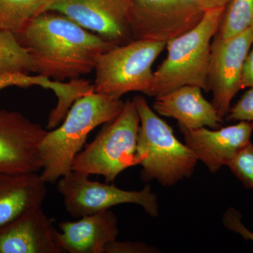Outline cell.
<instances>
[{
	"label": "cell",
	"mask_w": 253,
	"mask_h": 253,
	"mask_svg": "<svg viewBox=\"0 0 253 253\" xmlns=\"http://www.w3.org/2000/svg\"><path fill=\"white\" fill-rule=\"evenodd\" d=\"M222 223L226 229L242 236L245 240L253 242V232L250 231L242 222V215L239 211L229 208L224 213Z\"/></svg>",
	"instance_id": "cell-23"
},
{
	"label": "cell",
	"mask_w": 253,
	"mask_h": 253,
	"mask_svg": "<svg viewBox=\"0 0 253 253\" xmlns=\"http://www.w3.org/2000/svg\"><path fill=\"white\" fill-rule=\"evenodd\" d=\"M106 124L75 158L72 170L101 175L113 183L123 171L139 165L136 145L140 118L133 99L125 102L117 117Z\"/></svg>",
	"instance_id": "cell-5"
},
{
	"label": "cell",
	"mask_w": 253,
	"mask_h": 253,
	"mask_svg": "<svg viewBox=\"0 0 253 253\" xmlns=\"http://www.w3.org/2000/svg\"><path fill=\"white\" fill-rule=\"evenodd\" d=\"M204 12L194 0H131L132 39L167 43L195 27Z\"/></svg>",
	"instance_id": "cell-8"
},
{
	"label": "cell",
	"mask_w": 253,
	"mask_h": 253,
	"mask_svg": "<svg viewBox=\"0 0 253 253\" xmlns=\"http://www.w3.org/2000/svg\"><path fill=\"white\" fill-rule=\"evenodd\" d=\"M49 0H0V31L17 34L33 18L45 12Z\"/></svg>",
	"instance_id": "cell-18"
},
{
	"label": "cell",
	"mask_w": 253,
	"mask_h": 253,
	"mask_svg": "<svg viewBox=\"0 0 253 253\" xmlns=\"http://www.w3.org/2000/svg\"><path fill=\"white\" fill-rule=\"evenodd\" d=\"M124 104L121 99L94 91L78 98L62 124L47 131L42 141V178L53 184L69 174L75 158L83 150L91 131L117 117Z\"/></svg>",
	"instance_id": "cell-2"
},
{
	"label": "cell",
	"mask_w": 253,
	"mask_h": 253,
	"mask_svg": "<svg viewBox=\"0 0 253 253\" xmlns=\"http://www.w3.org/2000/svg\"><path fill=\"white\" fill-rule=\"evenodd\" d=\"M241 85H242V89L246 87H253V44L247 57L245 60Z\"/></svg>",
	"instance_id": "cell-25"
},
{
	"label": "cell",
	"mask_w": 253,
	"mask_h": 253,
	"mask_svg": "<svg viewBox=\"0 0 253 253\" xmlns=\"http://www.w3.org/2000/svg\"><path fill=\"white\" fill-rule=\"evenodd\" d=\"M253 27V0H230L226 5L217 36L231 38Z\"/></svg>",
	"instance_id": "cell-20"
},
{
	"label": "cell",
	"mask_w": 253,
	"mask_h": 253,
	"mask_svg": "<svg viewBox=\"0 0 253 253\" xmlns=\"http://www.w3.org/2000/svg\"><path fill=\"white\" fill-rule=\"evenodd\" d=\"M16 36L29 53L36 73L58 82L91 73L99 56L118 45L55 11L38 15Z\"/></svg>",
	"instance_id": "cell-1"
},
{
	"label": "cell",
	"mask_w": 253,
	"mask_h": 253,
	"mask_svg": "<svg viewBox=\"0 0 253 253\" xmlns=\"http://www.w3.org/2000/svg\"><path fill=\"white\" fill-rule=\"evenodd\" d=\"M140 118L136 153L142 167L141 179L174 185L194 172L197 158L180 142L172 127L150 107L142 96L133 99Z\"/></svg>",
	"instance_id": "cell-4"
},
{
	"label": "cell",
	"mask_w": 253,
	"mask_h": 253,
	"mask_svg": "<svg viewBox=\"0 0 253 253\" xmlns=\"http://www.w3.org/2000/svg\"><path fill=\"white\" fill-rule=\"evenodd\" d=\"M166 44L133 40L105 51L95 66L94 91L116 99L133 91L147 95L154 81L153 65Z\"/></svg>",
	"instance_id": "cell-6"
},
{
	"label": "cell",
	"mask_w": 253,
	"mask_h": 253,
	"mask_svg": "<svg viewBox=\"0 0 253 253\" xmlns=\"http://www.w3.org/2000/svg\"><path fill=\"white\" fill-rule=\"evenodd\" d=\"M157 249L143 242L124 241L117 240L110 243L106 248L105 253H157Z\"/></svg>",
	"instance_id": "cell-24"
},
{
	"label": "cell",
	"mask_w": 253,
	"mask_h": 253,
	"mask_svg": "<svg viewBox=\"0 0 253 253\" xmlns=\"http://www.w3.org/2000/svg\"><path fill=\"white\" fill-rule=\"evenodd\" d=\"M39 86L52 90L59 99L58 106L66 107L81 96L82 86L76 81L69 83L52 81L44 76H31L19 73H0V91L9 86L29 87Z\"/></svg>",
	"instance_id": "cell-17"
},
{
	"label": "cell",
	"mask_w": 253,
	"mask_h": 253,
	"mask_svg": "<svg viewBox=\"0 0 253 253\" xmlns=\"http://www.w3.org/2000/svg\"><path fill=\"white\" fill-rule=\"evenodd\" d=\"M57 181L56 189L63 196L65 208L75 218L126 204L139 205L152 217L159 213L157 195L149 185L141 191H126L111 183L91 181L89 176L73 170Z\"/></svg>",
	"instance_id": "cell-7"
},
{
	"label": "cell",
	"mask_w": 253,
	"mask_h": 253,
	"mask_svg": "<svg viewBox=\"0 0 253 253\" xmlns=\"http://www.w3.org/2000/svg\"><path fill=\"white\" fill-rule=\"evenodd\" d=\"M225 7L208 10L195 27L168 42L166 59L154 73L147 96H161L183 86L208 90L212 40L217 34Z\"/></svg>",
	"instance_id": "cell-3"
},
{
	"label": "cell",
	"mask_w": 253,
	"mask_h": 253,
	"mask_svg": "<svg viewBox=\"0 0 253 253\" xmlns=\"http://www.w3.org/2000/svg\"><path fill=\"white\" fill-rule=\"evenodd\" d=\"M84 82H85V83H86V84H87V86H88V90L85 93V94H86V93H88V92H89V91H90L91 90V85L90 84H89V82H86V81H84ZM68 111H69V109H68ZM68 111H67V112L61 113V112H59V111H56V109H55L54 110V111H53V112H54L55 113V114L56 115V116H60V117H63V116H66V114H67Z\"/></svg>",
	"instance_id": "cell-27"
},
{
	"label": "cell",
	"mask_w": 253,
	"mask_h": 253,
	"mask_svg": "<svg viewBox=\"0 0 253 253\" xmlns=\"http://www.w3.org/2000/svg\"><path fill=\"white\" fill-rule=\"evenodd\" d=\"M179 129L185 144L198 161L204 163L210 172L215 174L223 166H227L236 155L251 142L253 122L239 121L237 124L216 129Z\"/></svg>",
	"instance_id": "cell-12"
},
{
	"label": "cell",
	"mask_w": 253,
	"mask_h": 253,
	"mask_svg": "<svg viewBox=\"0 0 253 253\" xmlns=\"http://www.w3.org/2000/svg\"><path fill=\"white\" fill-rule=\"evenodd\" d=\"M56 230L42 207L31 210L0 226V253H63Z\"/></svg>",
	"instance_id": "cell-14"
},
{
	"label": "cell",
	"mask_w": 253,
	"mask_h": 253,
	"mask_svg": "<svg viewBox=\"0 0 253 253\" xmlns=\"http://www.w3.org/2000/svg\"><path fill=\"white\" fill-rule=\"evenodd\" d=\"M253 44V27L231 37L217 34L211 44L208 74V90L212 104L221 118L227 115L234 96L241 89L245 60Z\"/></svg>",
	"instance_id": "cell-9"
},
{
	"label": "cell",
	"mask_w": 253,
	"mask_h": 253,
	"mask_svg": "<svg viewBox=\"0 0 253 253\" xmlns=\"http://www.w3.org/2000/svg\"><path fill=\"white\" fill-rule=\"evenodd\" d=\"M131 9V0H49L46 11L64 15L101 38L123 44L132 39Z\"/></svg>",
	"instance_id": "cell-10"
},
{
	"label": "cell",
	"mask_w": 253,
	"mask_h": 253,
	"mask_svg": "<svg viewBox=\"0 0 253 253\" xmlns=\"http://www.w3.org/2000/svg\"><path fill=\"white\" fill-rule=\"evenodd\" d=\"M227 119L253 122V87L249 89L228 112Z\"/></svg>",
	"instance_id": "cell-22"
},
{
	"label": "cell",
	"mask_w": 253,
	"mask_h": 253,
	"mask_svg": "<svg viewBox=\"0 0 253 253\" xmlns=\"http://www.w3.org/2000/svg\"><path fill=\"white\" fill-rule=\"evenodd\" d=\"M154 110L161 116L174 118L183 129H216L223 123V118L212 103L205 99L202 89L197 86H183L157 96Z\"/></svg>",
	"instance_id": "cell-15"
},
{
	"label": "cell",
	"mask_w": 253,
	"mask_h": 253,
	"mask_svg": "<svg viewBox=\"0 0 253 253\" xmlns=\"http://www.w3.org/2000/svg\"><path fill=\"white\" fill-rule=\"evenodd\" d=\"M196 4L203 11L226 7L230 0H194Z\"/></svg>",
	"instance_id": "cell-26"
},
{
	"label": "cell",
	"mask_w": 253,
	"mask_h": 253,
	"mask_svg": "<svg viewBox=\"0 0 253 253\" xmlns=\"http://www.w3.org/2000/svg\"><path fill=\"white\" fill-rule=\"evenodd\" d=\"M36 73L29 53L11 32L0 31V73Z\"/></svg>",
	"instance_id": "cell-19"
},
{
	"label": "cell",
	"mask_w": 253,
	"mask_h": 253,
	"mask_svg": "<svg viewBox=\"0 0 253 253\" xmlns=\"http://www.w3.org/2000/svg\"><path fill=\"white\" fill-rule=\"evenodd\" d=\"M46 184L38 173H0V226L42 207L46 195Z\"/></svg>",
	"instance_id": "cell-16"
},
{
	"label": "cell",
	"mask_w": 253,
	"mask_h": 253,
	"mask_svg": "<svg viewBox=\"0 0 253 253\" xmlns=\"http://www.w3.org/2000/svg\"><path fill=\"white\" fill-rule=\"evenodd\" d=\"M47 131L16 111L0 110V173H38Z\"/></svg>",
	"instance_id": "cell-11"
},
{
	"label": "cell",
	"mask_w": 253,
	"mask_h": 253,
	"mask_svg": "<svg viewBox=\"0 0 253 253\" xmlns=\"http://www.w3.org/2000/svg\"><path fill=\"white\" fill-rule=\"evenodd\" d=\"M245 187L253 189V144L249 143L227 165Z\"/></svg>",
	"instance_id": "cell-21"
},
{
	"label": "cell",
	"mask_w": 253,
	"mask_h": 253,
	"mask_svg": "<svg viewBox=\"0 0 253 253\" xmlns=\"http://www.w3.org/2000/svg\"><path fill=\"white\" fill-rule=\"evenodd\" d=\"M55 240L63 253H105L106 246L119 235L118 219L111 209L63 221Z\"/></svg>",
	"instance_id": "cell-13"
}]
</instances>
